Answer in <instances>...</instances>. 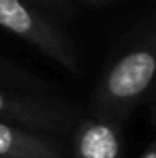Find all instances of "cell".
<instances>
[{
	"label": "cell",
	"mask_w": 156,
	"mask_h": 158,
	"mask_svg": "<svg viewBox=\"0 0 156 158\" xmlns=\"http://www.w3.org/2000/svg\"><path fill=\"white\" fill-rule=\"evenodd\" d=\"M71 158H122V126L96 113L83 115L71 132Z\"/></svg>",
	"instance_id": "obj_4"
},
{
	"label": "cell",
	"mask_w": 156,
	"mask_h": 158,
	"mask_svg": "<svg viewBox=\"0 0 156 158\" xmlns=\"http://www.w3.org/2000/svg\"><path fill=\"white\" fill-rule=\"evenodd\" d=\"M0 81H2V83H11V85H15V88H19V90H22V88L41 90V92H43V90H49V85L41 77L28 73L26 69H22L19 64L6 60V58H2V56H0Z\"/></svg>",
	"instance_id": "obj_6"
},
{
	"label": "cell",
	"mask_w": 156,
	"mask_h": 158,
	"mask_svg": "<svg viewBox=\"0 0 156 158\" xmlns=\"http://www.w3.org/2000/svg\"><path fill=\"white\" fill-rule=\"evenodd\" d=\"M81 118V109L69 101L0 88V122L47 132L53 137H71Z\"/></svg>",
	"instance_id": "obj_2"
},
{
	"label": "cell",
	"mask_w": 156,
	"mask_h": 158,
	"mask_svg": "<svg viewBox=\"0 0 156 158\" xmlns=\"http://www.w3.org/2000/svg\"><path fill=\"white\" fill-rule=\"evenodd\" d=\"M0 158H69V148L53 135L0 122Z\"/></svg>",
	"instance_id": "obj_5"
},
{
	"label": "cell",
	"mask_w": 156,
	"mask_h": 158,
	"mask_svg": "<svg viewBox=\"0 0 156 158\" xmlns=\"http://www.w3.org/2000/svg\"><path fill=\"white\" fill-rule=\"evenodd\" d=\"M154 128H156V118H154ZM139 158H156V132H154L152 141L148 143V148L143 150V154H141Z\"/></svg>",
	"instance_id": "obj_7"
},
{
	"label": "cell",
	"mask_w": 156,
	"mask_h": 158,
	"mask_svg": "<svg viewBox=\"0 0 156 158\" xmlns=\"http://www.w3.org/2000/svg\"><path fill=\"white\" fill-rule=\"evenodd\" d=\"M156 90V32L120 53L96 83L90 113L124 124Z\"/></svg>",
	"instance_id": "obj_1"
},
{
	"label": "cell",
	"mask_w": 156,
	"mask_h": 158,
	"mask_svg": "<svg viewBox=\"0 0 156 158\" xmlns=\"http://www.w3.org/2000/svg\"><path fill=\"white\" fill-rule=\"evenodd\" d=\"M0 28L30 43L71 73L79 69V53L66 34L26 0H0Z\"/></svg>",
	"instance_id": "obj_3"
}]
</instances>
